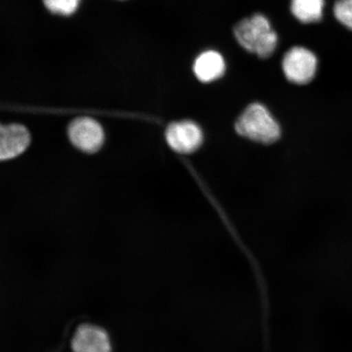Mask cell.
Returning a JSON list of instances; mask_svg holds the SVG:
<instances>
[{
    "instance_id": "6da1fadb",
    "label": "cell",
    "mask_w": 352,
    "mask_h": 352,
    "mask_svg": "<svg viewBox=\"0 0 352 352\" xmlns=\"http://www.w3.org/2000/svg\"><path fill=\"white\" fill-rule=\"evenodd\" d=\"M233 34L242 48L261 58L274 54L278 44V36L272 30L270 21L261 13L237 22Z\"/></svg>"
},
{
    "instance_id": "7a4b0ae2",
    "label": "cell",
    "mask_w": 352,
    "mask_h": 352,
    "mask_svg": "<svg viewBox=\"0 0 352 352\" xmlns=\"http://www.w3.org/2000/svg\"><path fill=\"white\" fill-rule=\"evenodd\" d=\"M237 133L243 138L262 144H272L280 136V127L263 104L248 105L236 122Z\"/></svg>"
},
{
    "instance_id": "3957f363",
    "label": "cell",
    "mask_w": 352,
    "mask_h": 352,
    "mask_svg": "<svg viewBox=\"0 0 352 352\" xmlns=\"http://www.w3.org/2000/svg\"><path fill=\"white\" fill-rule=\"evenodd\" d=\"M70 144L77 151L86 154L98 153L105 143V131L101 123L87 116L74 118L67 127Z\"/></svg>"
},
{
    "instance_id": "277c9868",
    "label": "cell",
    "mask_w": 352,
    "mask_h": 352,
    "mask_svg": "<svg viewBox=\"0 0 352 352\" xmlns=\"http://www.w3.org/2000/svg\"><path fill=\"white\" fill-rule=\"evenodd\" d=\"M316 68V56L305 47H294L283 57V73L294 85H305L310 82L315 76Z\"/></svg>"
},
{
    "instance_id": "5b68a950",
    "label": "cell",
    "mask_w": 352,
    "mask_h": 352,
    "mask_svg": "<svg viewBox=\"0 0 352 352\" xmlns=\"http://www.w3.org/2000/svg\"><path fill=\"white\" fill-rule=\"evenodd\" d=\"M32 142V134L25 125L0 122V162L14 160L23 155Z\"/></svg>"
},
{
    "instance_id": "8992f818",
    "label": "cell",
    "mask_w": 352,
    "mask_h": 352,
    "mask_svg": "<svg viewBox=\"0 0 352 352\" xmlns=\"http://www.w3.org/2000/svg\"><path fill=\"white\" fill-rule=\"evenodd\" d=\"M166 142L174 151L191 153L197 151L204 140L201 127L192 121L171 123L166 131Z\"/></svg>"
},
{
    "instance_id": "52a82bcc",
    "label": "cell",
    "mask_w": 352,
    "mask_h": 352,
    "mask_svg": "<svg viewBox=\"0 0 352 352\" xmlns=\"http://www.w3.org/2000/svg\"><path fill=\"white\" fill-rule=\"evenodd\" d=\"M73 352H112L107 330L90 323L79 325L72 340Z\"/></svg>"
},
{
    "instance_id": "ba28073f",
    "label": "cell",
    "mask_w": 352,
    "mask_h": 352,
    "mask_svg": "<svg viewBox=\"0 0 352 352\" xmlns=\"http://www.w3.org/2000/svg\"><path fill=\"white\" fill-rule=\"evenodd\" d=\"M192 72L197 80L210 83L218 80L226 72V63L221 54L206 50L198 55L192 64Z\"/></svg>"
},
{
    "instance_id": "9c48e42d",
    "label": "cell",
    "mask_w": 352,
    "mask_h": 352,
    "mask_svg": "<svg viewBox=\"0 0 352 352\" xmlns=\"http://www.w3.org/2000/svg\"><path fill=\"white\" fill-rule=\"evenodd\" d=\"M324 0H292L290 10L302 23L318 21L323 16Z\"/></svg>"
},
{
    "instance_id": "30bf717a",
    "label": "cell",
    "mask_w": 352,
    "mask_h": 352,
    "mask_svg": "<svg viewBox=\"0 0 352 352\" xmlns=\"http://www.w3.org/2000/svg\"><path fill=\"white\" fill-rule=\"evenodd\" d=\"M43 3L52 13L69 16L77 11L80 0H43Z\"/></svg>"
},
{
    "instance_id": "8fae6325",
    "label": "cell",
    "mask_w": 352,
    "mask_h": 352,
    "mask_svg": "<svg viewBox=\"0 0 352 352\" xmlns=\"http://www.w3.org/2000/svg\"><path fill=\"white\" fill-rule=\"evenodd\" d=\"M333 11L337 20L352 30V0H338Z\"/></svg>"
}]
</instances>
